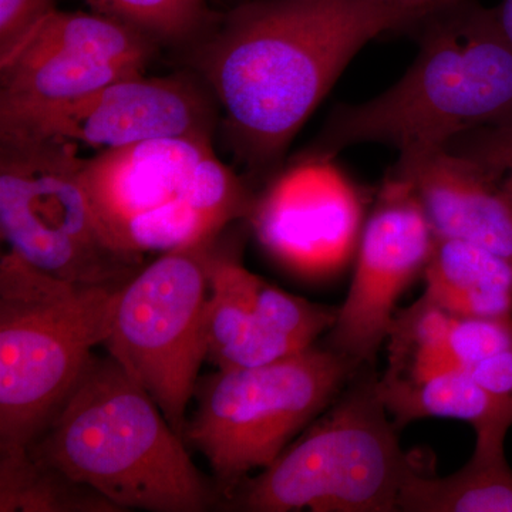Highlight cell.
<instances>
[{
	"instance_id": "6da1fadb",
	"label": "cell",
	"mask_w": 512,
	"mask_h": 512,
	"mask_svg": "<svg viewBox=\"0 0 512 512\" xmlns=\"http://www.w3.org/2000/svg\"><path fill=\"white\" fill-rule=\"evenodd\" d=\"M448 0H248L221 10L181 67L220 104V131L249 183H269L350 60L384 33L414 30Z\"/></svg>"
},
{
	"instance_id": "7a4b0ae2",
	"label": "cell",
	"mask_w": 512,
	"mask_h": 512,
	"mask_svg": "<svg viewBox=\"0 0 512 512\" xmlns=\"http://www.w3.org/2000/svg\"><path fill=\"white\" fill-rule=\"evenodd\" d=\"M414 32L419 53L402 79L365 103L336 107L306 154L333 158L365 143L409 153L512 120V45L495 9L448 0Z\"/></svg>"
},
{
	"instance_id": "3957f363",
	"label": "cell",
	"mask_w": 512,
	"mask_h": 512,
	"mask_svg": "<svg viewBox=\"0 0 512 512\" xmlns=\"http://www.w3.org/2000/svg\"><path fill=\"white\" fill-rule=\"evenodd\" d=\"M29 453L106 495L123 512L218 510L221 490L184 437L110 355L93 353Z\"/></svg>"
},
{
	"instance_id": "277c9868",
	"label": "cell",
	"mask_w": 512,
	"mask_h": 512,
	"mask_svg": "<svg viewBox=\"0 0 512 512\" xmlns=\"http://www.w3.org/2000/svg\"><path fill=\"white\" fill-rule=\"evenodd\" d=\"M123 286L84 285L0 258V443L29 446L106 342Z\"/></svg>"
},
{
	"instance_id": "5b68a950",
	"label": "cell",
	"mask_w": 512,
	"mask_h": 512,
	"mask_svg": "<svg viewBox=\"0 0 512 512\" xmlns=\"http://www.w3.org/2000/svg\"><path fill=\"white\" fill-rule=\"evenodd\" d=\"M355 377L328 413L271 466L222 494L218 510L397 511L400 490L414 466L400 447L377 380Z\"/></svg>"
},
{
	"instance_id": "8992f818",
	"label": "cell",
	"mask_w": 512,
	"mask_h": 512,
	"mask_svg": "<svg viewBox=\"0 0 512 512\" xmlns=\"http://www.w3.org/2000/svg\"><path fill=\"white\" fill-rule=\"evenodd\" d=\"M360 365L329 346L200 379L184 440L207 460L221 494L265 468L308 427Z\"/></svg>"
},
{
	"instance_id": "52a82bcc",
	"label": "cell",
	"mask_w": 512,
	"mask_h": 512,
	"mask_svg": "<svg viewBox=\"0 0 512 512\" xmlns=\"http://www.w3.org/2000/svg\"><path fill=\"white\" fill-rule=\"evenodd\" d=\"M79 146L56 137L0 140V232L26 262L84 285L123 286L146 266L117 247L84 190Z\"/></svg>"
},
{
	"instance_id": "ba28073f",
	"label": "cell",
	"mask_w": 512,
	"mask_h": 512,
	"mask_svg": "<svg viewBox=\"0 0 512 512\" xmlns=\"http://www.w3.org/2000/svg\"><path fill=\"white\" fill-rule=\"evenodd\" d=\"M218 237L164 252L144 266L121 289L103 343L181 436L207 360V259Z\"/></svg>"
},
{
	"instance_id": "9c48e42d",
	"label": "cell",
	"mask_w": 512,
	"mask_h": 512,
	"mask_svg": "<svg viewBox=\"0 0 512 512\" xmlns=\"http://www.w3.org/2000/svg\"><path fill=\"white\" fill-rule=\"evenodd\" d=\"M161 50L109 16L56 9L0 63V140L39 137L104 87L147 72Z\"/></svg>"
},
{
	"instance_id": "30bf717a",
	"label": "cell",
	"mask_w": 512,
	"mask_h": 512,
	"mask_svg": "<svg viewBox=\"0 0 512 512\" xmlns=\"http://www.w3.org/2000/svg\"><path fill=\"white\" fill-rule=\"evenodd\" d=\"M229 225L211 245L205 305L207 360L218 370L275 362L315 345L335 325L338 308L269 284L242 262L244 232Z\"/></svg>"
},
{
	"instance_id": "8fae6325",
	"label": "cell",
	"mask_w": 512,
	"mask_h": 512,
	"mask_svg": "<svg viewBox=\"0 0 512 512\" xmlns=\"http://www.w3.org/2000/svg\"><path fill=\"white\" fill-rule=\"evenodd\" d=\"M436 235L412 187L390 174L360 231L355 275L329 330L328 346L372 365L387 339L396 303L424 268Z\"/></svg>"
},
{
	"instance_id": "7c38bea8",
	"label": "cell",
	"mask_w": 512,
	"mask_h": 512,
	"mask_svg": "<svg viewBox=\"0 0 512 512\" xmlns=\"http://www.w3.org/2000/svg\"><path fill=\"white\" fill-rule=\"evenodd\" d=\"M362 204L332 158L306 154L256 195L247 224L268 254L301 274L345 261L359 235Z\"/></svg>"
},
{
	"instance_id": "4fadbf2b",
	"label": "cell",
	"mask_w": 512,
	"mask_h": 512,
	"mask_svg": "<svg viewBox=\"0 0 512 512\" xmlns=\"http://www.w3.org/2000/svg\"><path fill=\"white\" fill-rule=\"evenodd\" d=\"M220 124V104L208 84L181 67L164 76L144 72L117 80L57 117L39 137L103 151L163 138L215 140Z\"/></svg>"
},
{
	"instance_id": "5bb4252c",
	"label": "cell",
	"mask_w": 512,
	"mask_h": 512,
	"mask_svg": "<svg viewBox=\"0 0 512 512\" xmlns=\"http://www.w3.org/2000/svg\"><path fill=\"white\" fill-rule=\"evenodd\" d=\"M392 175L412 187L436 238L460 239L512 261V210L493 178L447 146L399 154Z\"/></svg>"
},
{
	"instance_id": "9a60e30c",
	"label": "cell",
	"mask_w": 512,
	"mask_h": 512,
	"mask_svg": "<svg viewBox=\"0 0 512 512\" xmlns=\"http://www.w3.org/2000/svg\"><path fill=\"white\" fill-rule=\"evenodd\" d=\"M212 153L211 138L143 141L97 151L84 160L80 177L94 214L116 244L128 222L183 197L195 168Z\"/></svg>"
},
{
	"instance_id": "2e32d148",
	"label": "cell",
	"mask_w": 512,
	"mask_h": 512,
	"mask_svg": "<svg viewBox=\"0 0 512 512\" xmlns=\"http://www.w3.org/2000/svg\"><path fill=\"white\" fill-rule=\"evenodd\" d=\"M377 393L397 429L427 417L467 421L476 430V446L495 447L504 446L512 426L511 410L463 367L423 380L384 375Z\"/></svg>"
},
{
	"instance_id": "e0dca14e",
	"label": "cell",
	"mask_w": 512,
	"mask_h": 512,
	"mask_svg": "<svg viewBox=\"0 0 512 512\" xmlns=\"http://www.w3.org/2000/svg\"><path fill=\"white\" fill-rule=\"evenodd\" d=\"M424 295L454 316H511L512 261L471 242L436 238Z\"/></svg>"
},
{
	"instance_id": "ac0fdd59",
	"label": "cell",
	"mask_w": 512,
	"mask_h": 512,
	"mask_svg": "<svg viewBox=\"0 0 512 512\" xmlns=\"http://www.w3.org/2000/svg\"><path fill=\"white\" fill-rule=\"evenodd\" d=\"M397 511L512 512V470L504 446L474 447L466 466L447 477L423 476L414 468Z\"/></svg>"
},
{
	"instance_id": "d6986e66",
	"label": "cell",
	"mask_w": 512,
	"mask_h": 512,
	"mask_svg": "<svg viewBox=\"0 0 512 512\" xmlns=\"http://www.w3.org/2000/svg\"><path fill=\"white\" fill-rule=\"evenodd\" d=\"M0 512H123L92 485L39 460L20 444L0 443Z\"/></svg>"
},
{
	"instance_id": "ffe728a7",
	"label": "cell",
	"mask_w": 512,
	"mask_h": 512,
	"mask_svg": "<svg viewBox=\"0 0 512 512\" xmlns=\"http://www.w3.org/2000/svg\"><path fill=\"white\" fill-rule=\"evenodd\" d=\"M454 318L429 296H421L409 308L399 309L390 323L389 369L387 376L429 379L458 369L448 348V335Z\"/></svg>"
},
{
	"instance_id": "44dd1931",
	"label": "cell",
	"mask_w": 512,
	"mask_h": 512,
	"mask_svg": "<svg viewBox=\"0 0 512 512\" xmlns=\"http://www.w3.org/2000/svg\"><path fill=\"white\" fill-rule=\"evenodd\" d=\"M92 12L126 23L161 49L183 52L220 18L212 0H84Z\"/></svg>"
},
{
	"instance_id": "7402d4cb",
	"label": "cell",
	"mask_w": 512,
	"mask_h": 512,
	"mask_svg": "<svg viewBox=\"0 0 512 512\" xmlns=\"http://www.w3.org/2000/svg\"><path fill=\"white\" fill-rule=\"evenodd\" d=\"M446 146L476 161L503 191L512 210V120L466 131Z\"/></svg>"
},
{
	"instance_id": "603a6c76",
	"label": "cell",
	"mask_w": 512,
	"mask_h": 512,
	"mask_svg": "<svg viewBox=\"0 0 512 512\" xmlns=\"http://www.w3.org/2000/svg\"><path fill=\"white\" fill-rule=\"evenodd\" d=\"M448 348L463 369L512 348V315L456 316Z\"/></svg>"
},
{
	"instance_id": "cb8c5ba5",
	"label": "cell",
	"mask_w": 512,
	"mask_h": 512,
	"mask_svg": "<svg viewBox=\"0 0 512 512\" xmlns=\"http://www.w3.org/2000/svg\"><path fill=\"white\" fill-rule=\"evenodd\" d=\"M56 9V0H0V63Z\"/></svg>"
},
{
	"instance_id": "d4e9b609",
	"label": "cell",
	"mask_w": 512,
	"mask_h": 512,
	"mask_svg": "<svg viewBox=\"0 0 512 512\" xmlns=\"http://www.w3.org/2000/svg\"><path fill=\"white\" fill-rule=\"evenodd\" d=\"M467 370L484 390L512 412V348L487 357Z\"/></svg>"
},
{
	"instance_id": "484cf974",
	"label": "cell",
	"mask_w": 512,
	"mask_h": 512,
	"mask_svg": "<svg viewBox=\"0 0 512 512\" xmlns=\"http://www.w3.org/2000/svg\"><path fill=\"white\" fill-rule=\"evenodd\" d=\"M495 12H497L498 23H500L504 36L512 45V0H503V3L495 8Z\"/></svg>"
},
{
	"instance_id": "4316f807",
	"label": "cell",
	"mask_w": 512,
	"mask_h": 512,
	"mask_svg": "<svg viewBox=\"0 0 512 512\" xmlns=\"http://www.w3.org/2000/svg\"><path fill=\"white\" fill-rule=\"evenodd\" d=\"M214 2V5H220L222 6V10L234 8V6L239 5V3L248 2V0H212Z\"/></svg>"
}]
</instances>
